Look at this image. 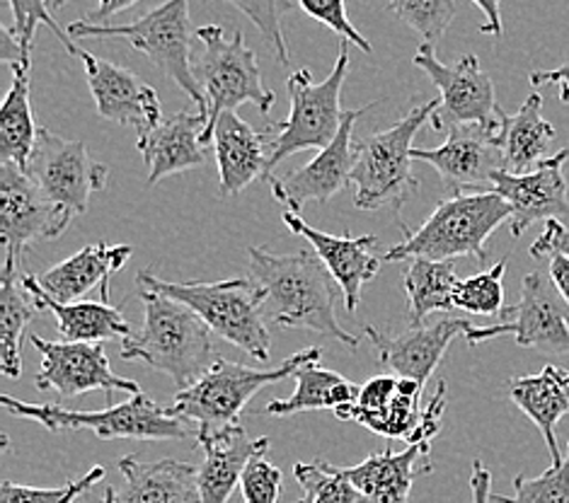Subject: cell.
<instances>
[{
  "label": "cell",
  "mask_w": 569,
  "mask_h": 503,
  "mask_svg": "<svg viewBox=\"0 0 569 503\" xmlns=\"http://www.w3.org/2000/svg\"><path fill=\"white\" fill-rule=\"evenodd\" d=\"M204 447V462L199 467L201 503H228L240 486L242 472L257 455H267L269 439H250L246 429L233 426L199 443Z\"/></svg>",
  "instance_id": "27"
},
{
  "label": "cell",
  "mask_w": 569,
  "mask_h": 503,
  "mask_svg": "<svg viewBox=\"0 0 569 503\" xmlns=\"http://www.w3.org/2000/svg\"><path fill=\"white\" fill-rule=\"evenodd\" d=\"M78 59H83L88 85L102 119L121 127H133L139 135L160 124L162 112L158 92L143 83L137 73L127 71L124 66L92 57L83 49Z\"/></svg>",
  "instance_id": "19"
},
{
  "label": "cell",
  "mask_w": 569,
  "mask_h": 503,
  "mask_svg": "<svg viewBox=\"0 0 569 503\" xmlns=\"http://www.w3.org/2000/svg\"><path fill=\"white\" fill-rule=\"evenodd\" d=\"M30 344L42 353V369L34 375V385L39 390H53L61 398H80V394L102 390L107 398L114 390H124L129 394H139L141 385L137 380L119 378L102 344L83 342H49L32 334Z\"/></svg>",
  "instance_id": "16"
},
{
  "label": "cell",
  "mask_w": 569,
  "mask_h": 503,
  "mask_svg": "<svg viewBox=\"0 0 569 503\" xmlns=\"http://www.w3.org/2000/svg\"><path fill=\"white\" fill-rule=\"evenodd\" d=\"M0 276V373L20 378L24 330L44 310L22 285L24 274H20V264L6 262Z\"/></svg>",
  "instance_id": "31"
},
{
  "label": "cell",
  "mask_w": 569,
  "mask_h": 503,
  "mask_svg": "<svg viewBox=\"0 0 569 503\" xmlns=\"http://www.w3.org/2000/svg\"><path fill=\"white\" fill-rule=\"evenodd\" d=\"M320 353L322 351L318 346H308L269 371H257L242 363L216 359V363L194 385L174 394L170 410L187 426L194 424L197 443H201L216 436V433L240 426V414L246 412L248 402L257 392L293 378L308 363H318Z\"/></svg>",
  "instance_id": "3"
},
{
  "label": "cell",
  "mask_w": 569,
  "mask_h": 503,
  "mask_svg": "<svg viewBox=\"0 0 569 503\" xmlns=\"http://www.w3.org/2000/svg\"><path fill=\"white\" fill-rule=\"evenodd\" d=\"M223 3L238 8L242 16L260 30L267 47L277 53V61L281 66L289 63V49L287 37H283L281 16L291 10L296 0H223Z\"/></svg>",
  "instance_id": "41"
},
{
  "label": "cell",
  "mask_w": 569,
  "mask_h": 503,
  "mask_svg": "<svg viewBox=\"0 0 569 503\" xmlns=\"http://www.w3.org/2000/svg\"><path fill=\"white\" fill-rule=\"evenodd\" d=\"M102 503H117V489H114V486H107V489H104Z\"/></svg>",
  "instance_id": "51"
},
{
  "label": "cell",
  "mask_w": 569,
  "mask_h": 503,
  "mask_svg": "<svg viewBox=\"0 0 569 503\" xmlns=\"http://www.w3.org/2000/svg\"><path fill=\"white\" fill-rule=\"evenodd\" d=\"M143 303L141 330L121 339V359L141 361L148 369L168 375L174 388L187 390L216 363L211 330L192 308L139 289Z\"/></svg>",
  "instance_id": "2"
},
{
  "label": "cell",
  "mask_w": 569,
  "mask_h": 503,
  "mask_svg": "<svg viewBox=\"0 0 569 503\" xmlns=\"http://www.w3.org/2000/svg\"><path fill=\"white\" fill-rule=\"evenodd\" d=\"M555 141V127L543 117V98L538 92L528 94L517 114H507L501 131V151H505V170L523 174L538 168Z\"/></svg>",
  "instance_id": "30"
},
{
  "label": "cell",
  "mask_w": 569,
  "mask_h": 503,
  "mask_svg": "<svg viewBox=\"0 0 569 503\" xmlns=\"http://www.w3.org/2000/svg\"><path fill=\"white\" fill-rule=\"evenodd\" d=\"M492 503H569V445L560 465H550L540 477L513 480V494H492Z\"/></svg>",
  "instance_id": "38"
},
{
  "label": "cell",
  "mask_w": 569,
  "mask_h": 503,
  "mask_svg": "<svg viewBox=\"0 0 569 503\" xmlns=\"http://www.w3.org/2000/svg\"><path fill=\"white\" fill-rule=\"evenodd\" d=\"M412 158L437 170L451 197L492 192V177L505 170L501 131L485 127H449L443 145L415 148Z\"/></svg>",
  "instance_id": "15"
},
{
  "label": "cell",
  "mask_w": 569,
  "mask_h": 503,
  "mask_svg": "<svg viewBox=\"0 0 569 503\" xmlns=\"http://www.w3.org/2000/svg\"><path fill=\"white\" fill-rule=\"evenodd\" d=\"M39 127L30 107V71L12 66V88L0 110V158L22 170L30 165Z\"/></svg>",
  "instance_id": "33"
},
{
  "label": "cell",
  "mask_w": 569,
  "mask_h": 503,
  "mask_svg": "<svg viewBox=\"0 0 569 503\" xmlns=\"http://www.w3.org/2000/svg\"><path fill=\"white\" fill-rule=\"evenodd\" d=\"M129 244H88L69 260L51 266L39 276V285L59 303H78L92 289H100V301H110V279L131 260Z\"/></svg>",
  "instance_id": "25"
},
{
  "label": "cell",
  "mask_w": 569,
  "mask_h": 503,
  "mask_svg": "<svg viewBox=\"0 0 569 503\" xmlns=\"http://www.w3.org/2000/svg\"><path fill=\"white\" fill-rule=\"evenodd\" d=\"M283 223H287L293 235H301L310 242V248L320 256L322 264L328 266L332 279L345 293V308L349 312H357L363 295V285L378 276L383 264V256H378V238L322 233V230L308 225L301 215L291 211L283 213Z\"/></svg>",
  "instance_id": "21"
},
{
  "label": "cell",
  "mask_w": 569,
  "mask_h": 503,
  "mask_svg": "<svg viewBox=\"0 0 569 503\" xmlns=\"http://www.w3.org/2000/svg\"><path fill=\"white\" fill-rule=\"evenodd\" d=\"M24 172L71 219L88 211L92 194H100L110 177V168L94 160L86 143L63 139L44 127H39L30 165Z\"/></svg>",
  "instance_id": "12"
},
{
  "label": "cell",
  "mask_w": 569,
  "mask_h": 503,
  "mask_svg": "<svg viewBox=\"0 0 569 503\" xmlns=\"http://www.w3.org/2000/svg\"><path fill=\"white\" fill-rule=\"evenodd\" d=\"M0 59H3L10 68H12V66L27 68L22 47H20L18 37H16V32L10 30V27H0ZM27 71H30V68H27Z\"/></svg>",
  "instance_id": "48"
},
{
  "label": "cell",
  "mask_w": 569,
  "mask_h": 503,
  "mask_svg": "<svg viewBox=\"0 0 569 503\" xmlns=\"http://www.w3.org/2000/svg\"><path fill=\"white\" fill-rule=\"evenodd\" d=\"M505 274L507 260H501L492 269L480 271L478 276L458 281L453 298L456 310H466L472 315H501V310H505Z\"/></svg>",
  "instance_id": "36"
},
{
  "label": "cell",
  "mask_w": 569,
  "mask_h": 503,
  "mask_svg": "<svg viewBox=\"0 0 569 503\" xmlns=\"http://www.w3.org/2000/svg\"><path fill=\"white\" fill-rule=\"evenodd\" d=\"M211 143L219 165V189L223 197H236L254 180H267L269 141L246 124L236 112H223L211 129Z\"/></svg>",
  "instance_id": "24"
},
{
  "label": "cell",
  "mask_w": 569,
  "mask_h": 503,
  "mask_svg": "<svg viewBox=\"0 0 569 503\" xmlns=\"http://www.w3.org/2000/svg\"><path fill=\"white\" fill-rule=\"evenodd\" d=\"M531 80L533 88L540 85H558L560 88V100L569 104V59L560 66V68H552V71H536L528 76Z\"/></svg>",
  "instance_id": "45"
},
{
  "label": "cell",
  "mask_w": 569,
  "mask_h": 503,
  "mask_svg": "<svg viewBox=\"0 0 569 503\" xmlns=\"http://www.w3.org/2000/svg\"><path fill=\"white\" fill-rule=\"evenodd\" d=\"M507 392L509 400L543 433L552 465H560L565 455L555 429H558L560 419L569 414V371L560 369V365H546L538 375L509 380Z\"/></svg>",
  "instance_id": "28"
},
{
  "label": "cell",
  "mask_w": 569,
  "mask_h": 503,
  "mask_svg": "<svg viewBox=\"0 0 569 503\" xmlns=\"http://www.w3.org/2000/svg\"><path fill=\"white\" fill-rule=\"evenodd\" d=\"M250 279L262 293L267 322L287 330H310L357 349L359 336L347 332L335 318L337 281L316 252L296 250L277 254L267 248H250Z\"/></svg>",
  "instance_id": "1"
},
{
  "label": "cell",
  "mask_w": 569,
  "mask_h": 503,
  "mask_svg": "<svg viewBox=\"0 0 569 503\" xmlns=\"http://www.w3.org/2000/svg\"><path fill=\"white\" fill-rule=\"evenodd\" d=\"M552 254H562L569 260V230L560 221H548L543 235L531 244V256H536V260Z\"/></svg>",
  "instance_id": "44"
},
{
  "label": "cell",
  "mask_w": 569,
  "mask_h": 503,
  "mask_svg": "<svg viewBox=\"0 0 569 503\" xmlns=\"http://www.w3.org/2000/svg\"><path fill=\"white\" fill-rule=\"evenodd\" d=\"M388 8L431 47L446 34L458 12L456 0H388Z\"/></svg>",
  "instance_id": "37"
},
{
  "label": "cell",
  "mask_w": 569,
  "mask_h": 503,
  "mask_svg": "<svg viewBox=\"0 0 569 503\" xmlns=\"http://www.w3.org/2000/svg\"><path fill=\"white\" fill-rule=\"evenodd\" d=\"M441 102L429 100L405 112L386 131H376L359 141L357 162L351 170L355 203L361 211H400L417 189L419 180L412 172L415 135L439 112Z\"/></svg>",
  "instance_id": "6"
},
{
  "label": "cell",
  "mask_w": 569,
  "mask_h": 503,
  "mask_svg": "<svg viewBox=\"0 0 569 503\" xmlns=\"http://www.w3.org/2000/svg\"><path fill=\"white\" fill-rule=\"evenodd\" d=\"M197 39L201 53L192 59V71L207 98L209 124L201 141L209 145L211 129L223 112H236L240 104H254L262 114H269L277 94L262 83L257 57L242 32L228 37L221 24H207L199 27Z\"/></svg>",
  "instance_id": "9"
},
{
  "label": "cell",
  "mask_w": 569,
  "mask_h": 503,
  "mask_svg": "<svg viewBox=\"0 0 569 503\" xmlns=\"http://www.w3.org/2000/svg\"><path fill=\"white\" fill-rule=\"evenodd\" d=\"M3 406L20 419L39 421L51 433L92 431L100 441H184L189 426L168 406L156 404L143 392L131 394L127 402L110 404L102 412H73L59 404H30L6 394Z\"/></svg>",
  "instance_id": "10"
},
{
  "label": "cell",
  "mask_w": 569,
  "mask_h": 503,
  "mask_svg": "<svg viewBox=\"0 0 569 503\" xmlns=\"http://www.w3.org/2000/svg\"><path fill=\"white\" fill-rule=\"evenodd\" d=\"M283 474L272 462H267L264 455L250 460V465L242 472L240 492L246 503H279Z\"/></svg>",
  "instance_id": "43"
},
{
  "label": "cell",
  "mask_w": 569,
  "mask_h": 503,
  "mask_svg": "<svg viewBox=\"0 0 569 503\" xmlns=\"http://www.w3.org/2000/svg\"><path fill=\"white\" fill-rule=\"evenodd\" d=\"M296 3L303 8L306 16L318 20L325 27H330L335 34H340L342 42L355 44L363 53H371L373 51L371 42H366L357 27L351 24V20L347 16L345 0H296Z\"/></svg>",
  "instance_id": "42"
},
{
  "label": "cell",
  "mask_w": 569,
  "mask_h": 503,
  "mask_svg": "<svg viewBox=\"0 0 569 503\" xmlns=\"http://www.w3.org/2000/svg\"><path fill=\"white\" fill-rule=\"evenodd\" d=\"M22 285L32 293L37 305L57 318L59 334L63 342H83V344H102L107 339L129 336L131 328L121 308L98 301H78V303H59L39 285L37 276L24 274Z\"/></svg>",
  "instance_id": "29"
},
{
  "label": "cell",
  "mask_w": 569,
  "mask_h": 503,
  "mask_svg": "<svg viewBox=\"0 0 569 503\" xmlns=\"http://www.w3.org/2000/svg\"><path fill=\"white\" fill-rule=\"evenodd\" d=\"M293 477L303 489V496L296 503H363L355 484L345 477L342 467L325 460L298 462Z\"/></svg>",
  "instance_id": "35"
},
{
  "label": "cell",
  "mask_w": 569,
  "mask_h": 503,
  "mask_svg": "<svg viewBox=\"0 0 569 503\" xmlns=\"http://www.w3.org/2000/svg\"><path fill=\"white\" fill-rule=\"evenodd\" d=\"M71 221L22 168L12 162L0 165V235L6 262L20 264L30 244L61 238Z\"/></svg>",
  "instance_id": "14"
},
{
  "label": "cell",
  "mask_w": 569,
  "mask_h": 503,
  "mask_svg": "<svg viewBox=\"0 0 569 503\" xmlns=\"http://www.w3.org/2000/svg\"><path fill=\"white\" fill-rule=\"evenodd\" d=\"M548 274L552 279L555 291L562 295V301L569 308V260L562 254H552L550 256V266H548Z\"/></svg>",
  "instance_id": "49"
},
{
  "label": "cell",
  "mask_w": 569,
  "mask_h": 503,
  "mask_svg": "<svg viewBox=\"0 0 569 503\" xmlns=\"http://www.w3.org/2000/svg\"><path fill=\"white\" fill-rule=\"evenodd\" d=\"M492 474L487 470L480 460L472 462V474H470V492L472 503H492Z\"/></svg>",
  "instance_id": "46"
},
{
  "label": "cell",
  "mask_w": 569,
  "mask_h": 503,
  "mask_svg": "<svg viewBox=\"0 0 569 503\" xmlns=\"http://www.w3.org/2000/svg\"><path fill=\"white\" fill-rule=\"evenodd\" d=\"M104 467L98 465L90 472H86L80 480L66 482L57 489H39V486H27L16 482H3L0 484V503H76L83 499L90 489L104 480Z\"/></svg>",
  "instance_id": "40"
},
{
  "label": "cell",
  "mask_w": 569,
  "mask_h": 503,
  "mask_svg": "<svg viewBox=\"0 0 569 503\" xmlns=\"http://www.w3.org/2000/svg\"><path fill=\"white\" fill-rule=\"evenodd\" d=\"M431 441L410 443L402 453H376L359 465L342 467L363 503H410L417 477L431 474Z\"/></svg>",
  "instance_id": "23"
},
{
  "label": "cell",
  "mask_w": 569,
  "mask_h": 503,
  "mask_svg": "<svg viewBox=\"0 0 569 503\" xmlns=\"http://www.w3.org/2000/svg\"><path fill=\"white\" fill-rule=\"evenodd\" d=\"M381 102L366 104L361 110H351L345 117V124L337 133V139L318 151V155L306 162L303 168L287 172L279 180H272V194L281 201L287 211L301 215L303 207L310 201L325 203L335 194H340L345 187L351 184V170L357 162V148H355V124L361 114H366Z\"/></svg>",
  "instance_id": "17"
},
{
  "label": "cell",
  "mask_w": 569,
  "mask_h": 503,
  "mask_svg": "<svg viewBox=\"0 0 569 503\" xmlns=\"http://www.w3.org/2000/svg\"><path fill=\"white\" fill-rule=\"evenodd\" d=\"M117 467L124 480L117 489V503H201L199 467L189 462H141L137 455H124Z\"/></svg>",
  "instance_id": "26"
},
{
  "label": "cell",
  "mask_w": 569,
  "mask_h": 503,
  "mask_svg": "<svg viewBox=\"0 0 569 503\" xmlns=\"http://www.w3.org/2000/svg\"><path fill=\"white\" fill-rule=\"evenodd\" d=\"M470 330L472 324L466 318H441L439 322L425 324V328H410L398 336L378 330L373 324L363 328L366 336L371 339L378 351V361L383 369L398 378L415 380L419 385H427L453 339L458 334L466 336Z\"/></svg>",
  "instance_id": "20"
},
{
  "label": "cell",
  "mask_w": 569,
  "mask_h": 503,
  "mask_svg": "<svg viewBox=\"0 0 569 503\" xmlns=\"http://www.w3.org/2000/svg\"><path fill=\"white\" fill-rule=\"evenodd\" d=\"M349 76V42L340 44L330 76L322 83H313V73L308 68L291 73L287 90L291 100V112L272 129L277 135L269 141V165L267 182H272V172L287 158L301 151H322L340 133L347 112L342 110V88Z\"/></svg>",
  "instance_id": "8"
},
{
  "label": "cell",
  "mask_w": 569,
  "mask_h": 503,
  "mask_svg": "<svg viewBox=\"0 0 569 503\" xmlns=\"http://www.w3.org/2000/svg\"><path fill=\"white\" fill-rule=\"evenodd\" d=\"M405 295H408V322L410 328H425L431 312L456 310V264L412 260L405 269Z\"/></svg>",
  "instance_id": "34"
},
{
  "label": "cell",
  "mask_w": 569,
  "mask_h": 503,
  "mask_svg": "<svg viewBox=\"0 0 569 503\" xmlns=\"http://www.w3.org/2000/svg\"><path fill=\"white\" fill-rule=\"evenodd\" d=\"M509 219V203L495 192L449 197L417 230L402 225V242L383 254V262H453L456 256L485 262L487 240Z\"/></svg>",
  "instance_id": "4"
},
{
  "label": "cell",
  "mask_w": 569,
  "mask_h": 503,
  "mask_svg": "<svg viewBox=\"0 0 569 503\" xmlns=\"http://www.w3.org/2000/svg\"><path fill=\"white\" fill-rule=\"evenodd\" d=\"M8 3L12 8V18H16V24H12V32H16L18 42L22 47L27 68L32 66V44H34V32H37L39 24L49 27V30L59 37V42L63 44V49L69 51L71 57L78 59L80 49L73 44L71 34L63 32V27L51 18L47 0H8Z\"/></svg>",
  "instance_id": "39"
},
{
  "label": "cell",
  "mask_w": 569,
  "mask_h": 503,
  "mask_svg": "<svg viewBox=\"0 0 569 503\" xmlns=\"http://www.w3.org/2000/svg\"><path fill=\"white\" fill-rule=\"evenodd\" d=\"M66 32L71 39H127L174 85H180L187 98L197 104V114L209 121L207 98L192 71V42L197 32H192V20H189V0H166L129 24H90L78 20Z\"/></svg>",
  "instance_id": "7"
},
{
  "label": "cell",
  "mask_w": 569,
  "mask_h": 503,
  "mask_svg": "<svg viewBox=\"0 0 569 503\" xmlns=\"http://www.w3.org/2000/svg\"><path fill=\"white\" fill-rule=\"evenodd\" d=\"M47 3H49V8L57 10V8H61L66 3V0H47Z\"/></svg>",
  "instance_id": "52"
},
{
  "label": "cell",
  "mask_w": 569,
  "mask_h": 503,
  "mask_svg": "<svg viewBox=\"0 0 569 503\" xmlns=\"http://www.w3.org/2000/svg\"><path fill=\"white\" fill-rule=\"evenodd\" d=\"M296 390L287 400H272L257 414L269 416H291L298 412L332 410L340 412L342 406L355 404L361 385L351 383L345 375L322 369L320 363H308L293 375Z\"/></svg>",
  "instance_id": "32"
},
{
  "label": "cell",
  "mask_w": 569,
  "mask_h": 503,
  "mask_svg": "<svg viewBox=\"0 0 569 503\" xmlns=\"http://www.w3.org/2000/svg\"><path fill=\"white\" fill-rule=\"evenodd\" d=\"M560 293L540 271H531L521 281V298L517 305L501 310L505 322L490 328H472L466 342L476 346L495 336L511 334L513 342L523 349H538L546 353H569V308L562 305Z\"/></svg>",
  "instance_id": "13"
},
{
  "label": "cell",
  "mask_w": 569,
  "mask_h": 503,
  "mask_svg": "<svg viewBox=\"0 0 569 503\" xmlns=\"http://www.w3.org/2000/svg\"><path fill=\"white\" fill-rule=\"evenodd\" d=\"M137 283L139 289L158 291L192 308L211 332L250 353L252 359H269L272 336L262 315V293L250 276L226 281H162L143 269Z\"/></svg>",
  "instance_id": "5"
},
{
  "label": "cell",
  "mask_w": 569,
  "mask_h": 503,
  "mask_svg": "<svg viewBox=\"0 0 569 503\" xmlns=\"http://www.w3.org/2000/svg\"><path fill=\"white\" fill-rule=\"evenodd\" d=\"M207 124V117L178 112L139 135L137 148L148 168V184H158L166 177L204 165L209 153L201 139H204Z\"/></svg>",
  "instance_id": "22"
},
{
  "label": "cell",
  "mask_w": 569,
  "mask_h": 503,
  "mask_svg": "<svg viewBox=\"0 0 569 503\" xmlns=\"http://www.w3.org/2000/svg\"><path fill=\"white\" fill-rule=\"evenodd\" d=\"M472 3H476L485 16L480 32L490 37H501V32H505V22H501V0H472Z\"/></svg>",
  "instance_id": "47"
},
{
  "label": "cell",
  "mask_w": 569,
  "mask_h": 503,
  "mask_svg": "<svg viewBox=\"0 0 569 503\" xmlns=\"http://www.w3.org/2000/svg\"><path fill=\"white\" fill-rule=\"evenodd\" d=\"M139 0H100L98 8H94L88 18H83L90 24H104L110 18L119 16V12L129 10L131 6H137Z\"/></svg>",
  "instance_id": "50"
},
{
  "label": "cell",
  "mask_w": 569,
  "mask_h": 503,
  "mask_svg": "<svg viewBox=\"0 0 569 503\" xmlns=\"http://www.w3.org/2000/svg\"><path fill=\"white\" fill-rule=\"evenodd\" d=\"M415 66L431 78L439 90V112L433 114L431 127L446 131L449 127H485L505 131L507 114L497 104V94L490 76H487L476 53L460 57L453 66L441 63L431 44L415 53Z\"/></svg>",
  "instance_id": "11"
},
{
  "label": "cell",
  "mask_w": 569,
  "mask_h": 503,
  "mask_svg": "<svg viewBox=\"0 0 569 503\" xmlns=\"http://www.w3.org/2000/svg\"><path fill=\"white\" fill-rule=\"evenodd\" d=\"M569 148L546 158L538 168L523 174L499 170L492 177V192L509 203V230L513 238H521L538 221H560L569 213L565 162Z\"/></svg>",
  "instance_id": "18"
}]
</instances>
